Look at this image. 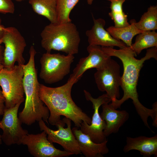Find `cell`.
<instances>
[{"instance_id": "cell-13", "label": "cell", "mask_w": 157, "mask_h": 157, "mask_svg": "<svg viewBox=\"0 0 157 157\" xmlns=\"http://www.w3.org/2000/svg\"><path fill=\"white\" fill-rule=\"evenodd\" d=\"M87 49L89 55L80 59L70 76L77 82L87 70L92 68L97 70L102 68L111 58L104 52L100 46L89 45Z\"/></svg>"}, {"instance_id": "cell-3", "label": "cell", "mask_w": 157, "mask_h": 157, "mask_svg": "<svg viewBox=\"0 0 157 157\" xmlns=\"http://www.w3.org/2000/svg\"><path fill=\"white\" fill-rule=\"evenodd\" d=\"M29 53L28 63L22 65L24 70L23 85L26 98L24 108L19 113L18 117L22 123L28 126L42 119L48 124L49 111L39 94L40 83L35 62L37 52L33 46H31Z\"/></svg>"}, {"instance_id": "cell-11", "label": "cell", "mask_w": 157, "mask_h": 157, "mask_svg": "<svg viewBox=\"0 0 157 157\" xmlns=\"http://www.w3.org/2000/svg\"><path fill=\"white\" fill-rule=\"evenodd\" d=\"M22 103L19 102L13 107L6 108L3 118L0 121V128L3 131L1 139L7 146L22 144L23 138L28 133L27 130L22 128V123L18 116V110Z\"/></svg>"}, {"instance_id": "cell-10", "label": "cell", "mask_w": 157, "mask_h": 157, "mask_svg": "<svg viewBox=\"0 0 157 157\" xmlns=\"http://www.w3.org/2000/svg\"><path fill=\"white\" fill-rule=\"evenodd\" d=\"M83 92L86 99L92 102L94 111L90 124L89 125L83 122L80 127L81 130L83 133L88 135L94 142L97 143L104 142L107 140L104 133L106 122L101 118L99 109L101 106L109 103L111 100L106 94L94 98L87 90H84Z\"/></svg>"}, {"instance_id": "cell-8", "label": "cell", "mask_w": 157, "mask_h": 157, "mask_svg": "<svg viewBox=\"0 0 157 157\" xmlns=\"http://www.w3.org/2000/svg\"><path fill=\"white\" fill-rule=\"evenodd\" d=\"M120 69L119 64L111 58L104 67L97 69L94 74L98 88L101 91L106 92L112 102L120 97L121 78Z\"/></svg>"}, {"instance_id": "cell-1", "label": "cell", "mask_w": 157, "mask_h": 157, "mask_svg": "<svg viewBox=\"0 0 157 157\" xmlns=\"http://www.w3.org/2000/svg\"><path fill=\"white\" fill-rule=\"evenodd\" d=\"M101 47L108 56L119 58L124 68L120 86L124 92L123 96L121 99H117L111 104L117 109L120 108L125 101L129 99H131L137 113L144 125L147 127H149L147 122L148 117H150L153 121L157 119V106L153 105L152 109H150L143 106L139 100L137 87L140 72L144 62L151 58L157 60V47L148 49L145 56L140 59L135 58L137 55L129 47L119 49L109 47Z\"/></svg>"}, {"instance_id": "cell-22", "label": "cell", "mask_w": 157, "mask_h": 157, "mask_svg": "<svg viewBox=\"0 0 157 157\" xmlns=\"http://www.w3.org/2000/svg\"><path fill=\"white\" fill-rule=\"evenodd\" d=\"M137 28L142 31H155L157 29V6H152L148 8L138 22H136Z\"/></svg>"}, {"instance_id": "cell-6", "label": "cell", "mask_w": 157, "mask_h": 157, "mask_svg": "<svg viewBox=\"0 0 157 157\" xmlns=\"http://www.w3.org/2000/svg\"><path fill=\"white\" fill-rule=\"evenodd\" d=\"M24 70L22 65H15L8 70L3 67L0 71V86L5 98L6 108L14 106L24 101L23 85Z\"/></svg>"}, {"instance_id": "cell-19", "label": "cell", "mask_w": 157, "mask_h": 157, "mask_svg": "<svg viewBox=\"0 0 157 157\" xmlns=\"http://www.w3.org/2000/svg\"><path fill=\"white\" fill-rule=\"evenodd\" d=\"M33 11L51 23H58L56 0H29Z\"/></svg>"}, {"instance_id": "cell-24", "label": "cell", "mask_w": 157, "mask_h": 157, "mask_svg": "<svg viewBox=\"0 0 157 157\" xmlns=\"http://www.w3.org/2000/svg\"><path fill=\"white\" fill-rule=\"evenodd\" d=\"M15 10L12 0H0V13L13 14Z\"/></svg>"}, {"instance_id": "cell-21", "label": "cell", "mask_w": 157, "mask_h": 157, "mask_svg": "<svg viewBox=\"0 0 157 157\" xmlns=\"http://www.w3.org/2000/svg\"><path fill=\"white\" fill-rule=\"evenodd\" d=\"M110 2L111 11L109 15L113 21L115 27L121 28L129 26L127 16L124 12L122 5L125 0H108Z\"/></svg>"}, {"instance_id": "cell-23", "label": "cell", "mask_w": 157, "mask_h": 157, "mask_svg": "<svg viewBox=\"0 0 157 157\" xmlns=\"http://www.w3.org/2000/svg\"><path fill=\"white\" fill-rule=\"evenodd\" d=\"M79 0H56L58 23L72 21L70 18V13Z\"/></svg>"}, {"instance_id": "cell-29", "label": "cell", "mask_w": 157, "mask_h": 157, "mask_svg": "<svg viewBox=\"0 0 157 157\" xmlns=\"http://www.w3.org/2000/svg\"><path fill=\"white\" fill-rule=\"evenodd\" d=\"M3 67V66L2 64H0V71L1 70Z\"/></svg>"}, {"instance_id": "cell-9", "label": "cell", "mask_w": 157, "mask_h": 157, "mask_svg": "<svg viewBox=\"0 0 157 157\" xmlns=\"http://www.w3.org/2000/svg\"><path fill=\"white\" fill-rule=\"evenodd\" d=\"M38 122L40 130L46 132L50 142L59 144L65 151L73 154H81L78 142L72 131L70 119L65 117L58 121L55 125L58 129L55 131L47 126L42 119Z\"/></svg>"}, {"instance_id": "cell-28", "label": "cell", "mask_w": 157, "mask_h": 157, "mask_svg": "<svg viewBox=\"0 0 157 157\" xmlns=\"http://www.w3.org/2000/svg\"><path fill=\"white\" fill-rule=\"evenodd\" d=\"M87 2L90 5H91L93 2V0H87Z\"/></svg>"}, {"instance_id": "cell-20", "label": "cell", "mask_w": 157, "mask_h": 157, "mask_svg": "<svg viewBox=\"0 0 157 157\" xmlns=\"http://www.w3.org/2000/svg\"><path fill=\"white\" fill-rule=\"evenodd\" d=\"M157 47V33L155 31H144L136 36L130 48L137 55L144 49Z\"/></svg>"}, {"instance_id": "cell-18", "label": "cell", "mask_w": 157, "mask_h": 157, "mask_svg": "<svg viewBox=\"0 0 157 157\" xmlns=\"http://www.w3.org/2000/svg\"><path fill=\"white\" fill-rule=\"evenodd\" d=\"M136 22L135 19H131L130 21V24L128 26L121 28L111 26L106 30L114 38L122 41L128 47H130L133 37L144 32L137 28L135 25Z\"/></svg>"}, {"instance_id": "cell-30", "label": "cell", "mask_w": 157, "mask_h": 157, "mask_svg": "<svg viewBox=\"0 0 157 157\" xmlns=\"http://www.w3.org/2000/svg\"><path fill=\"white\" fill-rule=\"evenodd\" d=\"M1 135H0V144H1L2 143V140L1 139Z\"/></svg>"}, {"instance_id": "cell-15", "label": "cell", "mask_w": 157, "mask_h": 157, "mask_svg": "<svg viewBox=\"0 0 157 157\" xmlns=\"http://www.w3.org/2000/svg\"><path fill=\"white\" fill-rule=\"evenodd\" d=\"M102 111L100 116L106 122L104 130V135L107 137L111 134L117 133L120 128L128 120L129 115L125 110H117L111 103L102 105Z\"/></svg>"}, {"instance_id": "cell-27", "label": "cell", "mask_w": 157, "mask_h": 157, "mask_svg": "<svg viewBox=\"0 0 157 157\" xmlns=\"http://www.w3.org/2000/svg\"><path fill=\"white\" fill-rule=\"evenodd\" d=\"M4 27L1 24V20L0 17V33Z\"/></svg>"}, {"instance_id": "cell-5", "label": "cell", "mask_w": 157, "mask_h": 157, "mask_svg": "<svg viewBox=\"0 0 157 157\" xmlns=\"http://www.w3.org/2000/svg\"><path fill=\"white\" fill-rule=\"evenodd\" d=\"M5 45L2 64L8 70L13 69L15 62L24 65L23 53L26 46L25 40L18 30L10 26L4 27L0 33V43Z\"/></svg>"}, {"instance_id": "cell-31", "label": "cell", "mask_w": 157, "mask_h": 157, "mask_svg": "<svg viewBox=\"0 0 157 157\" xmlns=\"http://www.w3.org/2000/svg\"><path fill=\"white\" fill-rule=\"evenodd\" d=\"M12 0L13 1V0ZM15 0L17 1H23L25 0Z\"/></svg>"}, {"instance_id": "cell-25", "label": "cell", "mask_w": 157, "mask_h": 157, "mask_svg": "<svg viewBox=\"0 0 157 157\" xmlns=\"http://www.w3.org/2000/svg\"><path fill=\"white\" fill-rule=\"evenodd\" d=\"M6 108L5 98L3 95L2 91L0 89V115H3Z\"/></svg>"}, {"instance_id": "cell-17", "label": "cell", "mask_w": 157, "mask_h": 157, "mask_svg": "<svg viewBox=\"0 0 157 157\" xmlns=\"http://www.w3.org/2000/svg\"><path fill=\"white\" fill-rule=\"evenodd\" d=\"M133 150L139 151L144 157H150L152 155L157 157V135L150 137H127L123 151L126 153Z\"/></svg>"}, {"instance_id": "cell-7", "label": "cell", "mask_w": 157, "mask_h": 157, "mask_svg": "<svg viewBox=\"0 0 157 157\" xmlns=\"http://www.w3.org/2000/svg\"><path fill=\"white\" fill-rule=\"evenodd\" d=\"M74 58L72 55L44 53L40 60V78L49 84L60 81L70 72Z\"/></svg>"}, {"instance_id": "cell-12", "label": "cell", "mask_w": 157, "mask_h": 157, "mask_svg": "<svg viewBox=\"0 0 157 157\" xmlns=\"http://www.w3.org/2000/svg\"><path fill=\"white\" fill-rule=\"evenodd\" d=\"M21 143L27 146L29 152L35 157H63L73 155L56 148L48 140L44 131L37 134L28 133L23 138Z\"/></svg>"}, {"instance_id": "cell-16", "label": "cell", "mask_w": 157, "mask_h": 157, "mask_svg": "<svg viewBox=\"0 0 157 157\" xmlns=\"http://www.w3.org/2000/svg\"><path fill=\"white\" fill-rule=\"evenodd\" d=\"M72 130L78 142L81 153L85 157H103V155L108 152L107 140L102 143H96L88 135L83 133L78 128L75 126Z\"/></svg>"}, {"instance_id": "cell-4", "label": "cell", "mask_w": 157, "mask_h": 157, "mask_svg": "<svg viewBox=\"0 0 157 157\" xmlns=\"http://www.w3.org/2000/svg\"><path fill=\"white\" fill-rule=\"evenodd\" d=\"M41 45L46 52L54 50L74 55L79 51V33L72 21L51 23L46 26L40 34Z\"/></svg>"}, {"instance_id": "cell-2", "label": "cell", "mask_w": 157, "mask_h": 157, "mask_svg": "<svg viewBox=\"0 0 157 157\" xmlns=\"http://www.w3.org/2000/svg\"><path fill=\"white\" fill-rule=\"evenodd\" d=\"M77 82L70 76L65 84L58 87H50L40 84L39 95L49 110L48 122L51 125H55L60 120L61 116L70 119L78 128L83 122L90 124L91 118L76 104L71 96L72 87Z\"/></svg>"}, {"instance_id": "cell-14", "label": "cell", "mask_w": 157, "mask_h": 157, "mask_svg": "<svg viewBox=\"0 0 157 157\" xmlns=\"http://www.w3.org/2000/svg\"><path fill=\"white\" fill-rule=\"evenodd\" d=\"M93 25L85 33L89 45L112 48L117 47L120 49L127 47L122 41L114 38L105 29L106 22L104 19L93 18Z\"/></svg>"}, {"instance_id": "cell-26", "label": "cell", "mask_w": 157, "mask_h": 157, "mask_svg": "<svg viewBox=\"0 0 157 157\" xmlns=\"http://www.w3.org/2000/svg\"><path fill=\"white\" fill-rule=\"evenodd\" d=\"M4 49L3 47L0 45V64H2L3 61Z\"/></svg>"}]
</instances>
